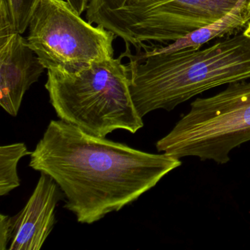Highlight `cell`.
<instances>
[{
  "label": "cell",
  "instance_id": "1",
  "mask_svg": "<svg viewBox=\"0 0 250 250\" xmlns=\"http://www.w3.org/2000/svg\"><path fill=\"white\" fill-rule=\"evenodd\" d=\"M181 165L173 156L96 137L61 119L50 121L30 162L53 178L66 197L64 207L88 225L138 200Z\"/></svg>",
  "mask_w": 250,
  "mask_h": 250
},
{
  "label": "cell",
  "instance_id": "2",
  "mask_svg": "<svg viewBox=\"0 0 250 250\" xmlns=\"http://www.w3.org/2000/svg\"><path fill=\"white\" fill-rule=\"evenodd\" d=\"M129 46L130 91L142 118L157 109L171 111L207 90L250 80V39L242 34L211 46L156 52L148 43Z\"/></svg>",
  "mask_w": 250,
  "mask_h": 250
},
{
  "label": "cell",
  "instance_id": "3",
  "mask_svg": "<svg viewBox=\"0 0 250 250\" xmlns=\"http://www.w3.org/2000/svg\"><path fill=\"white\" fill-rule=\"evenodd\" d=\"M118 58L94 62L80 72L48 71L45 87L58 118L99 137L115 130L143 128L130 91V70Z\"/></svg>",
  "mask_w": 250,
  "mask_h": 250
},
{
  "label": "cell",
  "instance_id": "4",
  "mask_svg": "<svg viewBox=\"0 0 250 250\" xmlns=\"http://www.w3.org/2000/svg\"><path fill=\"white\" fill-rule=\"evenodd\" d=\"M238 0H90L86 19L134 47L173 43L228 14Z\"/></svg>",
  "mask_w": 250,
  "mask_h": 250
},
{
  "label": "cell",
  "instance_id": "5",
  "mask_svg": "<svg viewBox=\"0 0 250 250\" xmlns=\"http://www.w3.org/2000/svg\"><path fill=\"white\" fill-rule=\"evenodd\" d=\"M250 141V81L236 82L206 98H198L165 137L158 151L177 159L194 156L223 165L231 150Z\"/></svg>",
  "mask_w": 250,
  "mask_h": 250
},
{
  "label": "cell",
  "instance_id": "6",
  "mask_svg": "<svg viewBox=\"0 0 250 250\" xmlns=\"http://www.w3.org/2000/svg\"><path fill=\"white\" fill-rule=\"evenodd\" d=\"M27 40L47 71L76 74L114 58L116 36L81 17L66 0H40Z\"/></svg>",
  "mask_w": 250,
  "mask_h": 250
},
{
  "label": "cell",
  "instance_id": "7",
  "mask_svg": "<svg viewBox=\"0 0 250 250\" xmlns=\"http://www.w3.org/2000/svg\"><path fill=\"white\" fill-rule=\"evenodd\" d=\"M45 70L21 34L0 33V104L5 112L18 115L24 94Z\"/></svg>",
  "mask_w": 250,
  "mask_h": 250
},
{
  "label": "cell",
  "instance_id": "8",
  "mask_svg": "<svg viewBox=\"0 0 250 250\" xmlns=\"http://www.w3.org/2000/svg\"><path fill=\"white\" fill-rule=\"evenodd\" d=\"M59 186L42 173L33 194L22 210L12 216L9 250L42 249L55 222V208L61 198Z\"/></svg>",
  "mask_w": 250,
  "mask_h": 250
},
{
  "label": "cell",
  "instance_id": "9",
  "mask_svg": "<svg viewBox=\"0 0 250 250\" xmlns=\"http://www.w3.org/2000/svg\"><path fill=\"white\" fill-rule=\"evenodd\" d=\"M248 0H238L235 6L223 17L204 27L188 33L182 39L169 44H150L156 52H173L181 49H199L217 38L237 34L238 30L245 29L250 22L247 12Z\"/></svg>",
  "mask_w": 250,
  "mask_h": 250
},
{
  "label": "cell",
  "instance_id": "10",
  "mask_svg": "<svg viewBox=\"0 0 250 250\" xmlns=\"http://www.w3.org/2000/svg\"><path fill=\"white\" fill-rule=\"evenodd\" d=\"M24 143L0 147V195L5 196L20 186L17 166L22 157L31 155Z\"/></svg>",
  "mask_w": 250,
  "mask_h": 250
},
{
  "label": "cell",
  "instance_id": "11",
  "mask_svg": "<svg viewBox=\"0 0 250 250\" xmlns=\"http://www.w3.org/2000/svg\"><path fill=\"white\" fill-rule=\"evenodd\" d=\"M39 2L40 0H0V8L6 11L14 31L22 34L28 28Z\"/></svg>",
  "mask_w": 250,
  "mask_h": 250
},
{
  "label": "cell",
  "instance_id": "12",
  "mask_svg": "<svg viewBox=\"0 0 250 250\" xmlns=\"http://www.w3.org/2000/svg\"><path fill=\"white\" fill-rule=\"evenodd\" d=\"M12 232V216L0 215V250L8 249Z\"/></svg>",
  "mask_w": 250,
  "mask_h": 250
},
{
  "label": "cell",
  "instance_id": "13",
  "mask_svg": "<svg viewBox=\"0 0 250 250\" xmlns=\"http://www.w3.org/2000/svg\"><path fill=\"white\" fill-rule=\"evenodd\" d=\"M69 2L70 5L74 8V9L82 15L84 11H87L90 0H66Z\"/></svg>",
  "mask_w": 250,
  "mask_h": 250
},
{
  "label": "cell",
  "instance_id": "14",
  "mask_svg": "<svg viewBox=\"0 0 250 250\" xmlns=\"http://www.w3.org/2000/svg\"><path fill=\"white\" fill-rule=\"evenodd\" d=\"M243 33H244V36H247V37H248L249 39H250V21L248 23V24H247L246 28L244 29Z\"/></svg>",
  "mask_w": 250,
  "mask_h": 250
},
{
  "label": "cell",
  "instance_id": "15",
  "mask_svg": "<svg viewBox=\"0 0 250 250\" xmlns=\"http://www.w3.org/2000/svg\"><path fill=\"white\" fill-rule=\"evenodd\" d=\"M247 12H248L250 20V0H248V2H247Z\"/></svg>",
  "mask_w": 250,
  "mask_h": 250
}]
</instances>
